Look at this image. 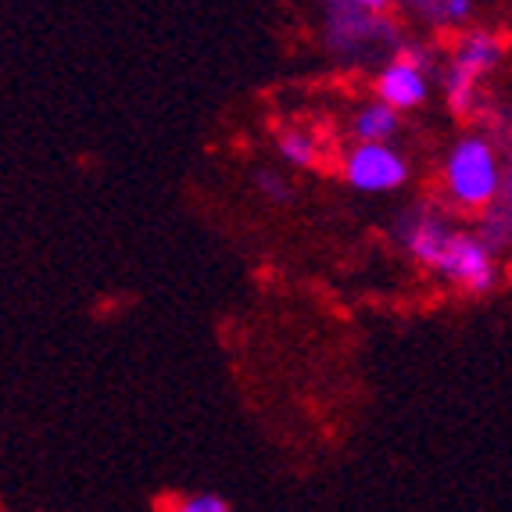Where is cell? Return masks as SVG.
Segmentation results:
<instances>
[{
	"label": "cell",
	"instance_id": "obj_11",
	"mask_svg": "<svg viewBox=\"0 0 512 512\" xmlns=\"http://www.w3.org/2000/svg\"><path fill=\"white\" fill-rule=\"evenodd\" d=\"M176 512H230V505L222 502L219 495H194V498H183Z\"/></svg>",
	"mask_w": 512,
	"mask_h": 512
},
{
	"label": "cell",
	"instance_id": "obj_9",
	"mask_svg": "<svg viewBox=\"0 0 512 512\" xmlns=\"http://www.w3.org/2000/svg\"><path fill=\"white\" fill-rule=\"evenodd\" d=\"M416 11L430 26H455L462 18H470L473 4L470 0H423V4H416Z\"/></svg>",
	"mask_w": 512,
	"mask_h": 512
},
{
	"label": "cell",
	"instance_id": "obj_4",
	"mask_svg": "<svg viewBox=\"0 0 512 512\" xmlns=\"http://www.w3.org/2000/svg\"><path fill=\"white\" fill-rule=\"evenodd\" d=\"M344 176L351 187L376 194V190H394L409 180V165L398 151L387 144H359L344 162Z\"/></svg>",
	"mask_w": 512,
	"mask_h": 512
},
{
	"label": "cell",
	"instance_id": "obj_12",
	"mask_svg": "<svg viewBox=\"0 0 512 512\" xmlns=\"http://www.w3.org/2000/svg\"><path fill=\"white\" fill-rule=\"evenodd\" d=\"M258 187L269 190V197H287V183L276 180V176H269V172H262V176H258Z\"/></svg>",
	"mask_w": 512,
	"mask_h": 512
},
{
	"label": "cell",
	"instance_id": "obj_2",
	"mask_svg": "<svg viewBox=\"0 0 512 512\" xmlns=\"http://www.w3.org/2000/svg\"><path fill=\"white\" fill-rule=\"evenodd\" d=\"M384 4L380 0H348V4H330L326 8V47L337 58H351V54H373L380 47L394 43V26L387 18H380Z\"/></svg>",
	"mask_w": 512,
	"mask_h": 512
},
{
	"label": "cell",
	"instance_id": "obj_8",
	"mask_svg": "<svg viewBox=\"0 0 512 512\" xmlns=\"http://www.w3.org/2000/svg\"><path fill=\"white\" fill-rule=\"evenodd\" d=\"M394 129H398V111L387 108L384 101L369 104V108H362L355 115V137H359V144H384Z\"/></svg>",
	"mask_w": 512,
	"mask_h": 512
},
{
	"label": "cell",
	"instance_id": "obj_3",
	"mask_svg": "<svg viewBox=\"0 0 512 512\" xmlns=\"http://www.w3.org/2000/svg\"><path fill=\"white\" fill-rule=\"evenodd\" d=\"M498 58H502V43L491 33H470L462 40L452 61V76H448V104L459 115H470L477 108V79L495 69Z\"/></svg>",
	"mask_w": 512,
	"mask_h": 512
},
{
	"label": "cell",
	"instance_id": "obj_1",
	"mask_svg": "<svg viewBox=\"0 0 512 512\" xmlns=\"http://www.w3.org/2000/svg\"><path fill=\"white\" fill-rule=\"evenodd\" d=\"M444 183L455 205L491 208L502 194L498 158L484 137H462L444 162Z\"/></svg>",
	"mask_w": 512,
	"mask_h": 512
},
{
	"label": "cell",
	"instance_id": "obj_7",
	"mask_svg": "<svg viewBox=\"0 0 512 512\" xmlns=\"http://www.w3.org/2000/svg\"><path fill=\"white\" fill-rule=\"evenodd\" d=\"M376 94H380V101L394 111L416 108V104L427 97V76H423V69L412 65L409 58H398L380 72V79H376Z\"/></svg>",
	"mask_w": 512,
	"mask_h": 512
},
{
	"label": "cell",
	"instance_id": "obj_10",
	"mask_svg": "<svg viewBox=\"0 0 512 512\" xmlns=\"http://www.w3.org/2000/svg\"><path fill=\"white\" fill-rule=\"evenodd\" d=\"M280 154L291 165H298V169L316 165V158H319L316 140L308 137V133H283V137H280Z\"/></svg>",
	"mask_w": 512,
	"mask_h": 512
},
{
	"label": "cell",
	"instance_id": "obj_6",
	"mask_svg": "<svg viewBox=\"0 0 512 512\" xmlns=\"http://www.w3.org/2000/svg\"><path fill=\"white\" fill-rule=\"evenodd\" d=\"M398 240H402L405 251H412V255H416L423 265L437 269V265H441V258L448 255V248H452L455 230H448L444 215L434 212V208H412V212L402 215Z\"/></svg>",
	"mask_w": 512,
	"mask_h": 512
},
{
	"label": "cell",
	"instance_id": "obj_5",
	"mask_svg": "<svg viewBox=\"0 0 512 512\" xmlns=\"http://www.w3.org/2000/svg\"><path fill=\"white\" fill-rule=\"evenodd\" d=\"M434 273L448 276V280H455L459 287H466V291H473V294L487 291V287L495 283V262H491V248H487L484 240H477V237L455 233L452 248H448V255L441 258V265H437Z\"/></svg>",
	"mask_w": 512,
	"mask_h": 512
}]
</instances>
